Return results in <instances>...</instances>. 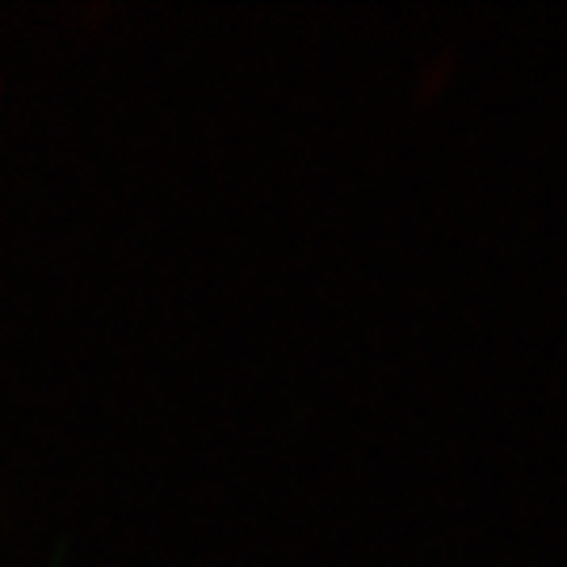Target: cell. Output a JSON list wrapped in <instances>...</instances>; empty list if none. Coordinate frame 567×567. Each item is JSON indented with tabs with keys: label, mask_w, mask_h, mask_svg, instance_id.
<instances>
[{
	"label": "cell",
	"mask_w": 567,
	"mask_h": 567,
	"mask_svg": "<svg viewBox=\"0 0 567 567\" xmlns=\"http://www.w3.org/2000/svg\"><path fill=\"white\" fill-rule=\"evenodd\" d=\"M450 63H454V51H442V55H437V60H429V72H425V81H416V89H421V93H429V89H433V84L442 81V76H446L450 72Z\"/></svg>",
	"instance_id": "obj_1"
}]
</instances>
